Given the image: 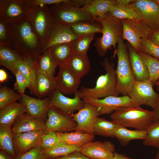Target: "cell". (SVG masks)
<instances>
[{
	"instance_id": "obj_55",
	"label": "cell",
	"mask_w": 159,
	"mask_h": 159,
	"mask_svg": "<svg viewBox=\"0 0 159 159\" xmlns=\"http://www.w3.org/2000/svg\"><path fill=\"white\" fill-rule=\"evenodd\" d=\"M0 159H14L8 155L4 151L0 150Z\"/></svg>"
},
{
	"instance_id": "obj_26",
	"label": "cell",
	"mask_w": 159,
	"mask_h": 159,
	"mask_svg": "<svg viewBox=\"0 0 159 159\" xmlns=\"http://www.w3.org/2000/svg\"><path fill=\"white\" fill-rule=\"evenodd\" d=\"M35 62L24 59L16 64L15 70L20 72L27 79L30 84L29 89L30 93L37 97L36 85Z\"/></svg>"
},
{
	"instance_id": "obj_42",
	"label": "cell",
	"mask_w": 159,
	"mask_h": 159,
	"mask_svg": "<svg viewBox=\"0 0 159 159\" xmlns=\"http://www.w3.org/2000/svg\"><path fill=\"white\" fill-rule=\"evenodd\" d=\"M140 51L148 54L159 60V46L149 39L141 40Z\"/></svg>"
},
{
	"instance_id": "obj_41",
	"label": "cell",
	"mask_w": 159,
	"mask_h": 159,
	"mask_svg": "<svg viewBox=\"0 0 159 159\" xmlns=\"http://www.w3.org/2000/svg\"><path fill=\"white\" fill-rule=\"evenodd\" d=\"M95 34H90L80 36L72 43L73 53L86 54L90 44L94 39Z\"/></svg>"
},
{
	"instance_id": "obj_43",
	"label": "cell",
	"mask_w": 159,
	"mask_h": 159,
	"mask_svg": "<svg viewBox=\"0 0 159 159\" xmlns=\"http://www.w3.org/2000/svg\"><path fill=\"white\" fill-rule=\"evenodd\" d=\"M11 42L10 23L0 17V45L11 46Z\"/></svg>"
},
{
	"instance_id": "obj_54",
	"label": "cell",
	"mask_w": 159,
	"mask_h": 159,
	"mask_svg": "<svg viewBox=\"0 0 159 159\" xmlns=\"http://www.w3.org/2000/svg\"><path fill=\"white\" fill-rule=\"evenodd\" d=\"M133 1V0H115L116 4L126 6Z\"/></svg>"
},
{
	"instance_id": "obj_3",
	"label": "cell",
	"mask_w": 159,
	"mask_h": 159,
	"mask_svg": "<svg viewBox=\"0 0 159 159\" xmlns=\"http://www.w3.org/2000/svg\"><path fill=\"white\" fill-rule=\"evenodd\" d=\"M106 71L97 78L95 86L92 88L82 87L77 93L81 99L90 97L101 99L110 96H118L116 69L114 64L108 58L100 63Z\"/></svg>"
},
{
	"instance_id": "obj_13",
	"label": "cell",
	"mask_w": 159,
	"mask_h": 159,
	"mask_svg": "<svg viewBox=\"0 0 159 159\" xmlns=\"http://www.w3.org/2000/svg\"><path fill=\"white\" fill-rule=\"evenodd\" d=\"M82 100L85 102L98 107L100 115L112 114L121 107H135L128 95L110 96L101 99L86 97Z\"/></svg>"
},
{
	"instance_id": "obj_51",
	"label": "cell",
	"mask_w": 159,
	"mask_h": 159,
	"mask_svg": "<svg viewBox=\"0 0 159 159\" xmlns=\"http://www.w3.org/2000/svg\"><path fill=\"white\" fill-rule=\"evenodd\" d=\"M156 86V89L158 92L159 98L156 105L153 109L154 114V120H159V85Z\"/></svg>"
},
{
	"instance_id": "obj_4",
	"label": "cell",
	"mask_w": 159,
	"mask_h": 159,
	"mask_svg": "<svg viewBox=\"0 0 159 159\" xmlns=\"http://www.w3.org/2000/svg\"><path fill=\"white\" fill-rule=\"evenodd\" d=\"M110 117L116 124L139 130H147L154 120L153 111L143 109L140 106L119 108Z\"/></svg>"
},
{
	"instance_id": "obj_6",
	"label": "cell",
	"mask_w": 159,
	"mask_h": 159,
	"mask_svg": "<svg viewBox=\"0 0 159 159\" xmlns=\"http://www.w3.org/2000/svg\"><path fill=\"white\" fill-rule=\"evenodd\" d=\"M27 20L31 24L44 47L55 22L49 6L41 5L30 9Z\"/></svg>"
},
{
	"instance_id": "obj_48",
	"label": "cell",
	"mask_w": 159,
	"mask_h": 159,
	"mask_svg": "<svg viewBox=\"0 0 159 159\" xmlns=\"http://www.w3.org/2000/svg\"><path fill=\"white\" fill-rule=\"evenodd\" d=\"M53 159H90L86 156L81 153L80 151L73 152L63 157Z\"/></svg>"
},
{
	"instance_id": "obj_37",
	"label": "cell",
	"mask_w": 159,
	"mask_h": 159,
	"mask_svg": "<svg viewBox=\"0 0 159 159\" xmlns=\"http://www.w3.org/2000/svg\"><path fill=\"white\" fill-rule=\"evenodd\" d=\"M145 62L149 74V80L153 85L159 80V60L140 51L137 52Z\"/></svg>"
},
{
	"instance_id": "obj_8",
	"label": "cell",
	"mask_w": 159,
	"mask_h": 159,
	"mask_svg": "<svg viewBox=\"0 0 159 159\" xmlns=\"http://www.w3.org/2000/svg\"><path fill=\"white\" fill-rule=\"evenodd\" d=\"M123 28L122 38L127 41L136 52L140 50L142 39H149L153 31L143 20H121Z\"/></svg>"
},
{
	"instance_id": "obj_5",
	"label": "cell",
	"mask_w": 159,
	"mask_h": 159,
	"mask_svg": "<svg viewBox=\"0 0 159 159\" xmlns=\"http://www.w3.org/2000/svg\"><path fill=\"white\" fill-rule=\"evenodd\" d=\"M115 55L117 57L116 69L117 91L119 94L128 95L136 80L130 65L127 46L122 38L118 41Z\"/></svg>"
},
{
	"instance_id": "obj_30",
	"label": "cell",
	"mask_w": 159,
	"mask_h": 159,
	"mask_svg": "<svg viewBox=\"0 0 159 159\" xmlns=\"http://www.w3.org/2000/svg\"><path fill=\"white\" fill-rule=\"evenodd\" d=\"M72 43L57 44L48 49L52 58L59 67L65 65L73 54Z\"/></svg>"
},
{
	"instance_id": "obj_19",
	"label": "cell",
	"mask_w": 159,
	"mask_h": 159,
	"mask_svg": "<svg viewBox=\"0 0 159 159\" xmlns=\"http://www.w3.org/2000/svg\"><path fill=\"white\" fill-rule=\"evenodd\" d=\"M74 95L73 98H69L56 90L49 96L51 105L72 115L75 111L81 109L85 103L79 97L77 92Z\"/></svg>"
},
{
	"instance_id": "obj_32",
	"label": "cell",
	"mask_w": 159,
	"mask_h": 159,
	"mask_svg": "<svg viewBox=\"0 0 159 159\" xmlns=\"http://www.w3.org/2000/svg\"><path fill=\"white\" fill-rule=\"evenodd\" d=\"M35 64L36 68L38 71L52 78L55 77L54 74L58 65L48 49L37 57Z\"/></svg>"
},
{
	"instance_id": "obj_52",
	"label": "cell",
	"mask_w": 159,
	"mask_h": 159,
	"mask_svg": "<svg viewBox=\"0 0 159 159\" xmlns=\"http://www.w3.org/2000/svg\"><path fill=\"white\" fill-rule=\"evenodd\" d=\"M8 75L6 72L2 69H0V82H3L8 79Z\"/></svg>"
},
{
	"instance_id": "obj_35",
	"label": "cell",
	"mask_w": 159,
	"mask_h": 159,
	"mask_svg": "<svg viewBox=\"0 0 159 159\" xmlns=\"http://www.w3.org/2000/svg\"><path fill=\"white\" fill-rule=\"evenodd\" d=\"M95 22L81 21L72 24L70 26L72 31L79 36L102 33L101 24Z\"/></svg>"
},
{
	"instance_id": "obj_21",
	"label": "cell",
	"mask_w": 159,
	"mask_h": 159,
	"mask_svg": "<svg viewBox=\"0 0 159 159\" xmlns=\"http://www.w3.org/2000/svg\"><path fill=\"white\" fill-rule=\"evenodd\" d=\"M14 134L42 130L45 131V123L39 119L25 113L15 120L11 127Z\"/></svg>"
},
{
	"instance_id": "obj_57",
	"label": "cell",
	"mask_w": 159,
	"mask_h": 159,
	"mask_svg": "<svg viewBox=\"0 0 159 159\" xmlns=\"http://www.w3.org/2000/svg\"><path fill=\"white\" fill-rule=\"evenodd\" d=\"M155 85H159V80L157 81L155 84Z\"/></svg>"
},
{
	"instance_id": "obj_27",
	"label": "cell",
	"mask_w": 159,
	"mask_h": 159,
	"mask_svg": "<svg viewBox=\"0 0 159 159\" xmlns=\"http://www.w3.org/2000/svg\"><path fill=\"white\" fill-rule=\"evenodd\" d=\"M36 85L37 97L40 99L47 97L56 90L55 77L52 78L48 75L36 69Z\"/></svg>"
},
{
	"instance_id": "obj_56",
	"label": "cell",
	"mask_w": 159,
	"mask_h": 159,
	"mask_svg": "<svg viewBox=\"0 0 159 159\" xmlns=\"http://www.w3.org/2000/svg\"><path fill=\"white\" fill-rule=\"evenodd\" d=\"M155 159H159V148H158V151L155 156Z\"/></svg>"
},
{
	"instance_id": "obj_49",
	"label": "cell",
	"mask_w": 159,
	"mask_h": 159,
	"mask_svg": "<svg viewBox=\"0 0 159 159\" xmlns=\"http://www.w3.org/2000/svg\"><path fill=\"white\" fill-rule=\"evenodd\" d=\"M71 3L74 6L79 7L82 8L89 3L91 0H71Z\"/></svg>"
},
{
	"instance_id": "obj_16",
	"label": "cell",
	"mask_w": 159,
	"mask_h": 159,
	"mask_svg": "<svg viewBox=\"0 0 159 159\" xmlns=\"http://www.w3.org/2000/svg\"><path fill=\"white\" fill-rule=\"evenodd\" d=\"M20 102L24 104L26 113L45 123L47 112L52 107L49 96L44 99H37L25 94L21 95Z\"/></svg>"
},
{
	"instance_id": "obj_18",
	"label": "cell",
	"mask_w": 159,
	"mask_h": 159,
	"mask_svg": "<svg viewBox=\"0 0 159 159\" xmlns=\"http://www.w3.org/2000/svg\"><path fill=\"white\" fill-rule=\"evenodd\" d=\"M45 133V131L40 130L14 134V145L17 157L41 145L42 136Z\"/></svg>"
},
{
	"instance_id": "obj_28",
	"label": "cell",
	"mask_w": 159,
	"mask_h": 159,
	"mask_svg": "<svg viewBox=\"0 0 159 159\" xmlns=\"http://www.w3.org/2000/svg\"><path fill=\"white\" fill-rule=\"evenodd\" d=\"M146 130H130L126 127L117 124L114 130V137L122 146L127 145L134 140H144L147 135Z\"/></svg>"
},
{
	"instance_id": "obj_14",
	"label": "cell",
	"mask_w": 159,
	"mask_h": 159,
	"mask_svg": "<svg viewBox=\"0 0 159 159\" xmlns=\"http://www.w3.org/2000/svg\"><path fill=\"white\" fill-rule=\"evenodd\" d=\"M100 115L98 107L85 102L84 106L72 116L77 124L74 130L93 134L95 122Z\"/></svg>"
},
{
	"instance_id": "obj_47",
	"label": "cell",
	"mask_w": 159,
	"mask_h": 159,
	"mask_svg": "<svg viewBox=\"0 0 159 159\" xmlns=\"http://www.w3.org/2000/svg\"><path fill=\"white\" fill-rule=\"evenodd\" d=\"M24 1L29 10L41 5L50 6L64 2H69L71 3V0H24Z\"/></svg>"
},
{
	"instance_id": "obj_23",
	"label": "cell",
	"mask_w": 159,
	"mask_h": 159,
	"mask_svg": "<svg viewBox=\"0 0 159 159\" xmlns=\"http://www.w3.org/2000/svg\"><path fill=\"white\" fill-rule=\"evenodd\" d=\"M26 113V108L22 103L17 102L0 109V126L11 128L16 119Z\"/></svg>"
},
{
	"instance_id": "obj_1",
	"label": "cell",
	"mask_w": 159,
	"mask_h": 159,
	"mask_svg": "<svg viewBox=\"0 0 159 159\" xmlns=\"http://www.w3.org/2000/svg\"><path fill=\"white\" fill-rule=\"evenodd\" d=\"M11 46L25 59L35 62L43 52L44 46L27 19L10 23Z\"/></svg>"
},
{
	"instance_id": "obj_10",
	"label": "cell",
	"mask_w": 159,
	"mask_h": 159,
	"mask_svg": "<svg viewBox=\"0 0 159 159\" xmlns=\"http://www.w3.org/2000/svg\"><path fill=\"white\" fill-rule=\"evenodd\" d=\"M126 6L135 11L153 31L159 30V3L157 0H133Z\"/></svg>"
},
{
	"instance_id": "obj_58",
	"label": "cell",
	"mask_w": 159,
	"mask_h": 159,
	"mask_svg": "<svg viewBox=\"0 0 159 159\" xmlns=\"http://www.w3.org/2000/svg\"><path fill=\"white\" fill-rule=\"evenodd\" d=\"M157 0L159 3V0Z\"/></svg>"
},
{
	"instance_id": "obj_17",
	"label": "cell",
	"mask_w": 159,
	"mask_h": 159,
	"mask_svg": "<svg viewBox=\"0 0 159 159\" xmlns=\"http://www.w3.org/2000/svg\"><path fill=\"white\" fill-rule=\"evenodd\" d=\"M80 151L90 159H112L115 150L111 142L92 141L80 148Z\"/></svg>"
},
{
	"instance_id": "obj_7",
	"label": "cell",
	"mask_w": 159,
	"mask_h": 159,
	"mask_svg": "<svg viewBox=\"0 0 159 159\" xmlns=\"http://www.w3.org/2000/svg\"><path fill=\"white\" fill-rule=\"evenodd\" d=\"M55 22L68 25L81 21H96L91 15L82 8L69 2L49 6Z\"/></svg>"
},
{
	"instance_id": "obj_22",
	"label": "cell",
	"mask_w": 159,
	"mask_h": 159,
	"mask_svg": "<svg viewBox=\"0 0 159 159\" xmlns=\"http://www.w3.org/2000/svg\"><path fill=\"white\" fill-rule=\"evenodd\" d=\"M127 46L130 65L135 80L143 81L149 80L148 71L143 59L129 43Z\"/></svg>"
},
{
	"instance_id": "obj_53",
	"label": "cell",
	"mask_w": 159,
	"mask_h": 159,
	"mask_svg": "<svg viewBox=\"0 0 159 159\" xmlns=\"http://www.w3.org/2000/svg\"><path fill=\"white\" fill-rule=\"evenodd\" d=\"M112 159H134L125 155L115 152L114 156Z\"/></svg>"
},
{
	"instance_id": "obj_15",
	"label": "cell",
	"mask_w": 159,
	"mask_h": 159,
	"mask_svg": "<svg viewBox=\"0 0 159 159\" xmlns=\"http://www.w3.org/2000/svg\"><path fill=\"white\" fill-rule=\"evenodd\" d=\"M80 80L66 65L59 67L55 77L56 90L64 95L74 94L78 90Z\"/></svg>"
},
{
	"instance_id": "obj_9",
	"label": "cell",
	"mask_w": 159,
	"mask_h": 159,
	"mask_svg": "<svg viewBox=\"0 0 159 159\" xmlns=\"http://www.w3.org/2000/svg\"><path fill=\"white\" fill-rule=\"evenodd\" d=\"M153 84L149 80L135 81L128 96L135 107L145 105L153 109L158 102L159 94L153 88Z\"/></svg>"
},
{
	"instance_id": "obj_24",
	"label": "cell",
	"mask_w": 159,
	"mask_h": 159,
	"mask_svg": "<svg viewBox=\"0 0 159 159\" xmlns=\"http://www.w3.org/2000/svg\"><path fill=\"white\" fill-rule=\"evenodd\" d=\"M60 142L67 145L80 148L93 141L95 135L78 131L70 132H56Z\"/></svg>"
},
{
	"instance_id": "obj_36",
	"label": "cell",
	"mask_w": 159,
	"mask_h": 159,
	"mask_svg": "<svg viewBox=\"0 0 159 159\" xmlns=\"http://www.w3.org/2000/svg\"><path fill=\"white\" fill-rule=\"evenodd\" d=\"M117 124L104 118L97 117L95 122L93 134L104 137H114V130Z\"/></svg>"
},
{
	"instance_id": "obj_25",
	"label": "cell",
	"mask_w": 159,
	"mask_h": 159,
	"mask_svg": "<svg viewBox=\"0 0 159 159\" xmlns=\"http://www.w3.org/2000/svg\"><path fill=\"white\" fill-rule=\"evenodd\" d=\"M65 65L80 79L89 72L90 68V60L87 54L73 53Z\"/></svg>"
},
{
	"instance_id": "obj_45",
	"label": "cell",
	"mask_w": 159,
	"mask_h": 159,
	"mask_svg": "<svg viewBox=\"0 0 159 159\" xmlns=\"http://www.w3.org/2000/svg\"><path fill=\"white\" fill-rule=\"evenodd\" d=\"M16 78L15 88L18 93L21 95L25 94L27 88L30 87V84L27 79L23 75L16 71L14 74Z\"/></svg>"
},
{
	"instance_id": "obj_38",
	"label": "cell",
	"mask_w": 159,
	"mask_h": 159,
	"mask_svg": "<svg viewBox=\"0 0 159 159\" xmlns=\"http://www.w3.org/2000/svg\"><path fill=\"white\" fill-rule=\"evenodd\" d=\"M110 14L114 17L120 20L124 19L138 20L142 18L133 10L126 6L116 4L109 11Z\"/></svg>"
},
{
	"instance_id": "obj_20",
	"label": "cell",
	"mask_w": 159,
	"mask_h": 159,
	"mask_svg": "<svg viewBox=\"0 0 159 159\" xmlns=\"http://www.w3.org/2000/svg\"><path fill=\"white\" fill-rule=\"evenodd\" d=\"M80 37L72 31L69 25L55 22L44 47L43 52L54 45L72 42Z\"/></svg>"
},
{
	"instance_id": "obj_29",
	"label": "cell",
	"mask_w": 159,
	"mask_h": 159,
	"mask_svg": "<svg viewBox=\"0 0 159 159\" xmlns=\"http://www.w3.org/2000/svg\"><path fill=\"white\" fill-rule=\"evenodd\" d=\"M24 58L10 46L0 45V65L13 74L15 72L16 64Z\"/></svg>"
},
{
	"instance_id": "obj_33",
	"label": "cell",
	"mask_w": 159,
	"mask_h": 159,
	"mask_svg": "<svg viewBox=\"0 0 159 159\" xmlns=\"http://www.w3.org/2000/svg\"><path fill=\"white\" fill-rule=\"evenodd\" d=\"M0 149L14 159L16 158L14 143V133L11 128L0 126Z\"/></svg>"
},
{
	"instance_id": "obj_50",
	"label": "cell",
	"mask_w": 159,
	"mask_h": 159,
	"mask_svg": "<svg viewBox=\"0 0 159 159\" xmlns=\"http://www.w3.org/2000/svg\"><path fill=\"white\" fill-rule=\"evenodd\" d=\"M149 39L159 46V30L153 31Z\"/></svg>"
},
{
	"instance_id": "obj_44",
	"label": "cell",
	"mask_w": 159,
	"mask_h": 159,
	"mask_svg": "<svg viewBox=\"0 0 159 159\" xmlns=\"http://www.w3.org/2000/svg\"><path fill=\"white\" fill-rule=\"evenodd\" d=\"M41 146L43 149L52 147L60 143L56 132L53 131L45 133L42 136Z\"/></svg>"
},
{
	"instance_id": "obj_31",
	"label": "cell",
	"mask_w": 159,
	"mask_h": 159,
	"mask_svg": "<svg viewBox=\"0 0 159 159\" xmlns=\"http://www.w3.org/2000/svg\"><path fill=\"white\" fill-rule=\"evenodd\" d=\"M116 3L115 0H91L82 8L88 12L94 19L102 17L109 12Z\"/></svg>"
},
{
	"instance_id": "obj_46",
	"label": "cell",
	"mask_w": 159,
	"mask_h": 159,
	"mask_svg": "<svg viewBox=\"0 0 159 159\" xmlns=\"http://www.w3.org/2000/svg\"><path fill=\"white\" fill-rule=\"evenodd\" d=\"M41 145L33 148L15 159H46Z\"/></svg>"
},
{
	"instance_id": "obj_39",
	"label": "cell",
	"mask_w": 159,
	"mask_h": 159,
	"mask_svg": "<svg viewBox=\"0 0 159 159\" xmlns=\"http://www.w3.org/2000/svg\"><path fill=\"white\" fill-rule=\"evenodd\" d=\"M147 135L143 144L159 148V120H155L146 130Z\"/></svg>"
},
{
	"instance_id": "obj_40",
	"label": "cell",
	"mask_w": 159,
	"mask_h": 159,
	"mask_svg": "<svg viewBox=\"0 0 159 159\" xmlns=\"http://www.w3.org/2000/svg\"><path fill=\"white\" fill-rule=\"evenodd\" d=\"M21 95L6 86L0 89V109L21 100Z\"/></svg>"
},
{
	"instance_id": "obj_34",
	"label": "cell",
	"mask_w": 159,
	"mask_h": 159,
	"mask_svg": "<svg viewBox=\"0 0 159 159\" xmlns=\"http://www.w3.org/2000/svg\"><path fill=\"white\" fill-rule=\"evenodd\" d=\"M79 148L60 142L50 148L43 149L42 151L46 159H53L66 156L74 152L80 151Z\"/></svg>"
},
{
	"instance_id": "obj_11",
	"label": "cell",
	"mask_w": 159,
	"mask_h": 159,
	"mask_svg": "<svg viewBox=\"0 0 159 159\" xmlns=\"http://www.w3.org/2000/svg\"><path fill=\"white\" fill-rule=\"evenodd\" d=\"M46 133L50 131L62 132L74 130L77 124L72 115L54 107H51L47 112L45 123Z\"/></svg>"
},
{
	"instance_id": "obj_2",
	"label": "cell",
	"mask_w": 159,
	"mask_h": 159,
	"mask_svg": "<svg viewBox=\"0 0 159 159\" xmlns=\"http://www.w3.org/2000/svg\"><path fill=\"white\" fill-rule=\"evenodd\" d=\"M102 27L101 37L96 39L94 46L98 55L105 56L108 50L112 47L114 49L113 55L116 56V44L119 39L122 38L123 28L121 21L112 16L109 12L102 17L94 19Z\"/></svg>"
},
{
	"instance_id": "obj_12",
	"label": "cell",
	"mask_w": 159,
	"mask_h": 159,
	"mask_svg": "<svg viewBox=\"0 0 159 159\" xmlns=\"http://www.w3.org/2000/svg\"><path fill=\"white\" fill-rule=\"evenodd\" d=\"M29 10L24 0H0V17L9 23L26 20Z\"/></svg>"
}]
</instances>
